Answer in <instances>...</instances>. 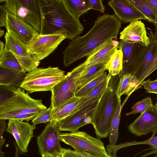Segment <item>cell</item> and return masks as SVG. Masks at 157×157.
<instances>
[{"label": "cell", "instance_id": "39", "mask_svg": "<svg viewBox=\"0 0 157 157\" xmlns=\"http://www.w3.org/2000/svg\"><path fill=\"white\" fill-rule=\"evenodd\" d=\"M7 12L3 5H0V26L6 28V13Z\"/></svg>", "mask_w": 157, "mask_h": 157}, {"label": "cell", "instance_id": "35", "mask_svg": "<svg viewBox=\"0 0 157 157\" xmlns=\"http://www.w3.org/2000/svg\"><path fill=\"white\" fill-rule=\"evenodd\" d=\"M141 85L146 90V92L157 94V79L153 81L148 79L142 82Z\"/></svg>", "mask_w": 157, "mask_h": 157}, {"label": "cell", "instance_id": "37", "mask_svg": "<svg viewBox=\"0 0 157 157\" xmlns=\"http://www.w3.org/2000/svg\"><path fill=\"white\" fill-rule=\"evenodd\" d=\"M102 1V0H89L90 10H94L104 13L105 7L103 4Z\"/></svg>", "mask_w": 157, "mask_h": 157}, {"label": "cell", "instance_id": "20", "mask_svg": "<svg viewBox=\"0 0 157 157\" xmlns=\"http://www.w3.org/2000/svg\"><path fill=\"white\" fill-rule=\"evenodd\" d=\"M119 41L112 40L88 56L80 64L84 69L99 64L108 63L115 50L119 48Z\"/></svg>", "mask_w": 157, "mask_h": 157}, {"label": "cell", "instance_id": "40", "mask_svg": "<svg viewBox=\"0 0 157 157\" xmlns=\"http://www.w3.org/2000/svg\"><path fill=\"white\" fill-rule=\"evenodd\" d=\"M62 157H83L71 149L62 148Z\"/></svg>", "mask_w": 157, "mask_h": 157}, {"label": "cell", "instance_id": "11", "mask_svg": "<svg viewBox=\"0 0 157 157\" xmlns=\"http://www.w3.org/2000/svg\"><path fill=\"white\" fill-rule=\"evenodd\" d=\"M5 48L11 51L26 72L38 67L40 61L27 50V46L12 33L6 32L4 36Z\"/></svg>", "mask_w": 157, "mask_h": 157}, {"label": "cell", "instance_id": "27", "mask_svg": "<svg viewBox=\"0 0 157 157\" xmlns=\"http://www.w3.org/2000/svg\"><path fill=\"white\" fill-rule=\"evenodd\" d=\"M0 67L26 73L13 54L5 48L4 53L0 56Z\"/></svg>", "mask_w": 157, "mask_h": 157}, {"label": "cell", "instance_id": "8", "mask_svg": "<svg viewBox=\"0 0 157 157\" xmlns=\"http://www.w3.org/2000/svg\"><path fill=\"white\" fill-rule=\"evenodd\" d=\"M84 68L80 64L68 72L65 78L51 91L53 114L63 104L75 96L81 74Z\"/></svg>", "mask_w": 157, "mask_h": 157}, {"label": "cell", "instance_id": "26", "mask_svg": "<svg viewBox=\"0 0 157 157\" xmlns=\"http://www.w3.org/2000/svg\"><path fill=\"white\" fill-rule=\"evenodd\" d=\"M80 98L75 96L62 105L53 114L51 122L58 124L60 121L71 114Z\"/></svg>", "mask_w": 157, "mask_h": 157}, {"label": "cell", "instance_id": "3", "mask_svg": "<svg viewBox=\"0 0 157 157\" xmlns=\"http://www.w3.org/2000/svg\"><path fill=\"white\" fill-rule=\"evenodd\" d=\"M116 90L109 86L102 95L95 110L91 124L98 139L106 138L109 134L111 121L119 101V98L116 94Z\"/></svg>", "mask_w": 157, "mask_h": 157}, {"label": "cell", "instance_id": "10", "mask_svg": "<svg viewBox=\"0 0 157 157\" xmlns=\"http://www.w3.org/2000/svg\"><path fill=\"white\" fill-rule=\"evenodd\" d=\"M103 94L60 121L58 124L59 131L74 132L78 131L79 128L85 125L91 124L96 108Z\"/></svg>", "mask_w": 157, "mask_h": 157}, {"label": "cell", "instance_id": "1", "mask_svg": "<svg viewBox=\"0 0 157 157\" xmlns=\"http://www.w3.org/2000/svg\"><path fill=\"white\" fill-rule=\"evenodd\" d=\"M121 23L115 14L99 16L94 26L85 34L71 40L63 52L64 65L88 57L111 40H117Z\"/></svg>", "mask_w": 157, "mask_h": 157}, {"label": "cell", "instance_id": "42", "mask_svg": "<svg viewBox=\"0 0 157 157\" xmlns=\"http://www.w3.org/2000/svg\"><path fill=\"white\" fill-rule=\"evenodd\" d=\"M15 148V155L14 157H18L20 155L22 154V152L18 148L16 144H14Z\"/></svg>", "mask_w": 157, "mask_h": 157}, {"label": "cell", "instance_id": "16", "mask_svg": "<svg viewBox=\"0 0 157 157\" xmlns=\"http://www.w3.org/2000/svg\"><path fill=\"white\" fill-rule=\"evenodd\" d=\"M128 128L131 133L138 136L157 131V107L153 105L148 108Z\"/></svg>", "mask_w": 157, "mask_h": 157}, {"label": "cell", "instance_id": "23", "mask_svg": "<svg viewBox=\"0 0 157 157\" xmlns=\"http://www.w3.org/2000/svg\"><path fill=\"white\" fill-rule=\"evenodd\" d=\"M111 76L109 75L107 79L97 86L86 96L81 98L73 113L84 107L102 95L109 87Z\"/></svg>", "mask_w": 157, "mask_h": 157}, {"label": "cell", "instance_id": "4", "mask_svg": "<svg viewBox=\"0 0 157 157\" xmlns=\"http://www.w3.org/2000/svg\"><path fill=\"white\" fill-rule=\"evenodd\" d=\"M65 72L58 67L36 68L26 74L20 88L29 93L51 91L66 78Z\"/></svg>", "mask_w": 157, "mask_h": 157}, {"label": "cell", "instance_id": "29", "mask_svg": "<svg viewBox=\"0 0 157 157\" xmlns=\"http://www.w3.org/2000/svg\"><path fill=\"white\" fill-rule=\"evenodd\" d=\"M121 98H119L116 111L111 121L109 132V141L110 145L115 146L117 143L119 132L118 129L120 120L121 113L122 108Z\"/></svg>", "mask_w": 157, "mask_h": 157}, {"label": "cell", "instance_id": "33", "mask_svg": "<svg viewBox=\"0 0 157 157\" xmlns=\"http://www.w3.org/2000/svg\"><path fill=\"white\" fill-rule=\"evenodd\" d=\"M52 107L44 109L39 112L35 118L32 121L33 124L36 125L42 123L50 122L52 118Z\"/></svg>", "mask_w": 157, "mask_h": 157}, {"label": "cell", "instance_id": "2", "mask_svg": "<svg viewBox=\"0 0 157 157\" xmlns=\"http://www.w3.org/2000/svg\"><path fill=\"white\" fill-rule=\"evenodd\" d=\"M41 16V34L63 33L72 40L82 33L84 27L63 0H39Z\"/></svg>", "mask_w": 157, "mask_h": 157}, {"label": "cell", "instance_id": "18", "mask_svg": "<svg viewBox=\"0 0 157 157\" xmlns=\"http://www.w3.org/2000/svg\"><path fill=\"white\" fill-rule=\"evenodd\" d=\"M108 4L121 24L147 20L146 17L127 0H109Z\"/></svg>", "mask_w": 157, "mask_h": 157}, {"label": "cell", "instance_id": "45", "mask_svg": "<svg viewBox=\"0 0 157 157\" xmlns=\"http://www.w3.org/2000/svg\"><path fill=\"white\" fill-rule=\"evenodd\" d=\"M41 156L42 157H62L54 156L48 153H44Z\"/></svg>", "mask_w": 157, "mask_h": 157}, {"label": "cell", "instance_id": "36", "mask_svg": "<svg viewBox=\"0 0 157 157\" xmlns=\"http://www.w3.org/2000/svg\"><path fill=\"white\" fill-rule=\"evenodd\" d=\"M139 144L148 145L154 148L157 149V136L151 137L149 139L144 141H135L132 142L128 143L125 145L128 146Z\"/></svg>", "mask_w": 157, "mask_h": 157}, {"label": "cell", "instance_id": "22", "mask_svg": "<svg viewBox=\"0 0 157 157\" xmlns=\"http://www.w3.org/2000/svg\"><path fill=\"white\" fill-rule=\"evenodd\" d=\"M107 64H99L84 69L79 79L77 90L105 72L107 70Z\"/></svg>", "mask_w": 157, "mask_h": 157}, {"label": "cell", "instance_id": "13", "mask_svg": "<svg viewBox=\"0 0 157 157\" xmlns=\"http://www.w3.org/2000/svg\"><path fill=\"white\" fill-rule=\"evenodd\" d=\"M58 124L50 122L47 124L41 134L37 137V143L41 156L48 153L62 157V148L60 144V132Z\"/></svg>", "mask_w": 157, "mask_h": 157}, {"label": "cell", "instance_id": "47", "mask_svg": "<svg viewBox=\"0 0 157 157\" xmlns=\"http://www.w3.org/2000/svg\"><path fill=\"white\" fill-rule=\"evenodd\" d=\"M5 155V153L2 151H0V157H3Z\"/></svg>", "mask_w": 157, "mask_h": 157}, {"label": "cell", "instance_id": "17", "mask_svg": "<svg viewBox=\"0 0 157 157\" xmlns=\"http://www.w3.org/2000/svg\"><path fill=\"white\" fill-rule=\"evenodd\" d=\"M6 32L13 33L27 46L38 35L31 25L8 12L6 13Z\"/></svg>", "mask_w": 157, "mask_h": 157}, {"label": "cell", "instance_id": "34", "mask_svg": "<svg viewBox=\"0 0 157 157\" xmlns=\"http://www.w3.org/2000/svg\"><path fill=\"white\" fill-rule=\"evenodd\" d=\"M18 89L6 86L0 85V104L12 97Z\"/></svg>", "mask_w": 157, "mask_h": 157}, {"label": "cell", "instance_id": "5", "mask_svg": "<svg viewBox=\"0 0 157 157\" xmlns=\"http://www.w3.org/2000/svg\"><path fill=\"white\" fill-rule=\"evenodd\" d=\"M42 101L33 98L20 87L12 97L0 104V119L9 120L17 115L38 113L47 108Z\"/></svg>", "mask_w": 157, "mask_h": 157}, {"label": "cell", "instance_id": "38", "mask_svg": "<svg viewBox=\"0 0 157 157\" xmlns=\"http://www.w3.org/2000/svg\"><path fill=\"white\" fill-rule=\"evenodd\" d=\"M6 120L0 119V151L5 143V139L3 138V134L4 132L6 130Z\"/></svg>", "mask_w": 157, "mask_h": 157}, {"label": "cell", "instance_id": "32", "mask_svg": "<svg viewBox=\"0 0 157 157\" xmlns=\"http://www.w3.org/2000/svg\"><path fill=\"white\" fill-rule=\"evenodd\" d=\"M153 105L151 98H146L136 103L132 107V110L126 113L125 115L128 116L131 114H135L138 113L142 114L147 109Z\"/></svg>", "mask_w": 157, "mask_h": 157}, {"label": "cell", "instance_id": "30", "mask_svg": "<svg viewBox=\"0 0 157 157\" xmlns=\"http://www.w3.org/2000/svg\"><path fill=\"white\" fill-rule=\"evenodd\" d=\"M123 54L122 50L117 48L111 56L107 64L109 74L114 76L119 74L122 69Z\"/></svg>", "mask_w": 157, "mask_h": 157}, {"label": "cell", "instance_id": "9", "mask_svg": "<svg viewBox=\"0 0 157 157\" xmlns=\"http://www.w3.org/2000/svg\"><path fill=\"white\" fill-rule=\"evenodd\" d=\"M150 39L148 45L144 47L137 69L132 74L138 85V89L142 87L141 85L147 77L157 69V28L155 33L147 28Z\"/></svg>", "mask_w": 157, "mask_h": 157}, {"label": "cell", "instance_id": "14", "mask_svg": "<svg viewBox=\"0 0 157 157\" xmlns=\"http://www.w3.org/2000/svg\"><path fill=\"white\" fill-rule=\"evenodd\" d=\"M145 46L137 43H131L120 40L119 48L123 54L122 69L120 76L132 75L136 71Z\"/></svg>", "mask_w": 157, "mask_h": 157}, {"label": "cell", "instance_id": "12", "mask_svg": "<svg viewBox=\"0 0 157 157\" xmlns=\"http://www.w3.org/2000/svg\"><path fill=\"white\" fill-rule=\"evenodd\" d=\"M66 38L63 33L38 34L27 46V50L40 61L54 52Z\"/></svg>", "mask_w": 157, "mask_h": 157}, {"label": "cell", "instance_id": "24", "mask_svg": "<svg viewBox=\"0 0 157 157\" xmlns=\"http://www.w3.org/2000/svg\"><path fill=\"white\" fill-rule=\"evenodd\" d=\"M153 23L157 28V8L152 6L146 0H127Z\"/></svg>", "mask_w": 157, "mask_h": 157}, {"label": "cell", "instance_id": "31", "mask_svg": "<svg viewBox=\"0 0 157 157\" xmlns=\"http://www.w3.org/2000/svg\"><path fill=\"white\" fill-rule=\"evenodd\" d=\"M109 74L105 72L101 75L93 80L82 87L78 89L75 93L76 97L82 98L88 94L99 84L107 79Z\"/></svg>", "mask_w": 157, "mask_h": 157}, {"label": "cell", "instance_id": "44", "mask_svg": "<svg viewBox=\"0 0 157 157\" xmlns=\"http://www.w3.org/2000/svg\"><path fill=\"white\" fill-rule=\"evenodd\" d=\"M152 6L157 8V0H146Z\"/></svg>", "mask_w": 157, "mask_h": 157}, {"label": "cell", "instance_id": "25", "mask_svg": "<svg viewBox=\"0 0 157 157\" xmlns=\"http://www.w3.org/2000/svg\"><path fill=\"white\" fill-rule=\"evenodd\" d=\"M119 82L116 90L118 98L124 94L129 96L134 91L138 90V85L132 75H125L120 77Z\"/></svg>", "mask_w": 157, "mask_h": 157}, {"label": "cell", "instance_id": "28", "mask_svg": "<svg viewBox=\"0 0 157 157\" xmlns=\"http://www.w3.org/2000/svg\"><path fill=\"white\" fill-rule=\"evenodd\" d=\"M71 13L79 19L83 14L90 10L89 0H63Z\"/></svg>", "mask_w": 157, "mask_h": 157}, {"label": "cell", "instance_id": "19", "mask_svg": "<svg viewBox=\"0 0 157 157\" xmlns=\"http://www.w3.org/2000/svg\"><path fill=\"white\" fill-rule=\"evenodd\" d=\"M120 34V40L128 43H137L147 46L150 42L145 25L141 20L130 23L124 28Z\"/></svg>", "mask_w": 157, "mask_h": 157}, {"label": "cell", "instance_id": "7", "mask_svg": "<svg viewBox=\"0 0 157 157\" xmlns=\"http://www.w3.org/2000/svg\"><path fill=\"white\" fill-rule=\"evenodd\" d=\"M60 141L69 145L75 150L82 151L101 157H112L107 153L103 143L83 131L60 133Z\"/></svg>", "mask_w": 157, "mask_h": 157}, {"label": "cell", "instance_id": "41", "mask_svg": "<svg viewBox=\"0 0 157 157\" xmlns=\"http://www.w3.org/2000/svg\"><path fill=\"white\" fill-rule=\"evenodd\" d=\"M74 151L75 153L83 157H101L82 151L75 150ZM112 157H115L112 156Z\"/></svg>", "mask_w": 157, "mask_h": 157}, {"label": "cell", "instance_id": "48", "mask_svg": "<svg viewBox=\"0 0 157 157\" xmlns=\"http://www.w3.org/2000/svg\"><path fill=\"white\" fill-rule=\"evenodd\" d=\"M155 105H156V106L157 107V101H156V102L155 103Z\"/></svg>", "mask_w": 157, "mask_h": 157}, {"label": "cell", "instance_id": "46", "mask_svg": "<svg viewBox=\"0 0 157 157\" xmlns=\"http://www.w3.org/2000/svg\"><path fill=\"white\" fill-rule=\"evenodd\" d=\"M5 34V31L4 30L2 29H0V37H1Z\"/></svg>", "mask_w": 157, "mask_h": 157}, {"label": "cell", "instance_id": "15", "mask_svg": "<svg viewBox=\"0 0 157 157\" xmlns=\"http://www.w3.org/2000/svg\"><path fill=\"white\" fill-rule=\"evenodd\" d=\"M36 125L28 122L16 120H9L6 129L7 132L14 137L16 145L22 153L28 151V147L34 136L33 131Z\"/></svg>", "mask_w": 157, "mask_h": 157}, {"label": "cell", "instance_id": "6", "mask_svg": "<svg viewBox=\"0 0 157 157\" xmlns=\"http://www.w3.org/2000/svg\"><path fill=\"white\" fill-rule=\"evenodd\" d=\"M7 12L31 25L38 34L41 32V16L39 0H3Z\"/></svg>", "mask_w": 157, "mask_h": 157}, {"label": "cell", "instance_id": "21", "mask_svg": "<svg viewBox=\"0 0 157 157\" xmlns=\"http://www.w3.org/2000/svg\"><path fill=\"white\" fill-rule=\"evenodd\" d=\"M26 74L0 67V85L20 88Z\"/></svg>", "mask_w": 157, "mask_h": 157}, {"label": "cell", "instance_id": "43", "mask_svg": "<svg viewBox=\"0 0 157 157\" xmlns=\"http://www.w3.org/2000/svg\"><path fill=\"white\" fill-rule=\"evenodd\" d=\"M5 50V44L2 42L0 41V56L2 55L4 52Z\"/></svg>", "mask_w": 157, "mask_h": 157}]
</instances>
